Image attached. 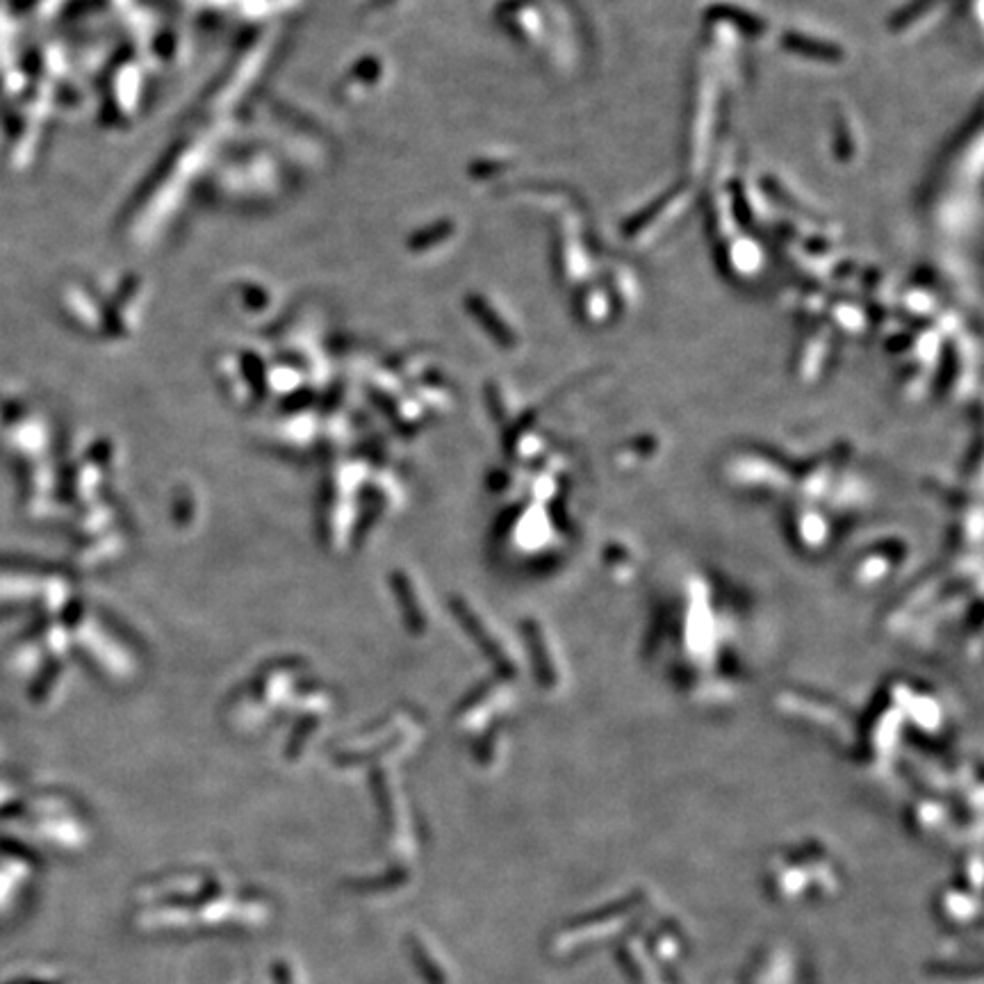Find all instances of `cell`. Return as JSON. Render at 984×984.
Segmentation results:
<instances>
[]
</instances>
